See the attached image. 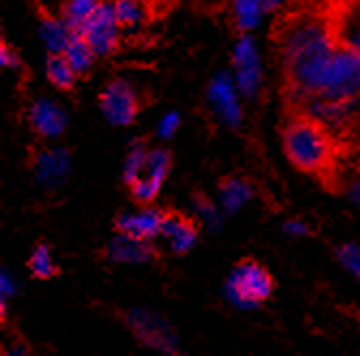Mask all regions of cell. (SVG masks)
I'll use <instances>...</instances> for the list:
<instances>
[{
    "label": "cell",
    "mask_w": 360,
    "mask_h": 356,
    "mask_svg": "<svg viewBox=\"0 0 360 356\" xmlns=\"http://www.w3.org/2000/svg\"><path fill=\"white\" fill-rule=\"evenodd\" d=\"M103 3L105 0H65L63 18L73 30H79Z\"/></svg>",
    "instance_id": "obj_20"
},
{
    "label": "cell",
    "mask_w": 360,
    "mask_h": 356,
    "mask_svg": "<svg viewBox=\"0 0 360 356\" xmlns=\"http://www.w3.org/2000/svg\"><path fill=\"white\" fill-rule=\"evenodd\" d=\"M161 236L167 241V247L172 249V253L185 255L198 243V224L193 219H189L187 215L167 212Z\"/></svg>",
    "instance_id": "obj_13"
},
{
    "label": "cell",
    "mask_w": 360,
    "mask_h": 356,
    "mask_svg": "<svg viewBox=\"0 0 360 356\" xmlns=\"http://www.w3.org/2000/svg\"><path fill=\"white\" fill-rule=\"evenodd\" d=\"M283 3H285V0H264L266 11H275V9H279Z\"/></svg>",
    "instance_id": "obj_34"
},
{
    "label": "cell",
    "mask_w": 360,
    "mask_h": 356,
    "mask_svg": "<svg viewBox=\"0 0 360 356\" xmlns=\"http://www.w3.org/2000/svg\"><path fill=\"white\" fill-rule=\"evenodd\" d=\"M240 91L234 82V75L228 71L217 73L206 91V99L214 116L230 129H238L243 122V106H240Z\"/></svg>",
    "instance_id": "obj_6"
},
{
    "label": "cell",
    "mask_w": 360,
    "mask_h": 356,
    "mask_svg": "<svg viewBox=\"0 0 360 356\" xmlns=\"http://www.w3.org/2000/svg\"><path fill=\"white\" fill-rule=\"evenodd\" d=\"M105 253L116 264H146L155 258V247H153V241H142V239L116 232Z\"/></svg>",
    "instance_id": "obj_14"
},
{
    "label": "cell",
    "mask_w": 360,
    "mask_h": 356,
    "mask_svg": "<svg viewBox=\"0 0 360 356\" xmlns=\"http://www.w3.org/2000/svg\"><path fill=\"white\" fill-rule=\"evenodd\" d=\"M193 208H195L198 221H202V224H204L208 230L219 232V230L223 228V215H225V210L221 208L219 202H212L210 198L198 193V196L193 198Z\"/></svg>",
    "instance_id": "obj_23"
},
{
    "label": "cell",
    "mask_w": 360,
    "mask_h": 356,
    "mask_svg": "<svg viewBox=\"0 0 360 356\" xmlns=\"http://www.w3.org/2000/svg\"><path fill=\"white\" fill-rule=\"evenodd\" d=\"M337 50L333 26L315 15L300 18L285 30L281 56L288 84L296 97L313 99L320 93Z\"/></svg>",
    "instance_id": "obj_1"
},
{
    "label": "cell",
    "mask_w": 360,
    "mask_h": 356,
    "mask_svg": "<svg viewBox=\"0 0 360 356\" xmlns=\"http://www.w3.org/2000/svg\"><path fill=\"white\" fill-rule=\"evenodd\" d=\"M0 65H3L5 69H11V71L22 69V61H20L18 52L11 50L7 43H3V48H0Z\"/></svg>",
    "instance_id": "obj_30"
},
{
    "label": "cell",
    "mask_w": 360,
    "mask_h": 356,
    "mask_svg": "<svg viewBox=\"0 0 360 356\" xmlns=\"http://www.w3.org/2000/svg\"><path fill=\"white\" fill-rule=\"evenodd\" d=\"M178 127H180V114L178 112H167L159 120V125H157V136L161 140H169L174 133L178 131Z\"/></svg>",
    "instance_id": "obj_28"
},
{
    "label": "cell",
    "mask_w": 360,
    "mask_h": 356,
    "mask_svg": "<svg viewBox=\"0 0 360 356\" xmlns=\"http://www.w3.org/2000/svg\"><path fill=\"white\" fill-rule=\"evenodd\" d=\"M45 75H48V82L56 88V91H71L79 77L65 54L48 56V61H45Z\"/></svg>",
    "instance_id": "obj_18"
},
{
    "label": "cell",
    "mask_w": 360,
    "mask_h": 356,
    "mask_svg": "<svg viewBox=\"0 0 360 356\" xmlns=\"http://www.w3.org/2000/svg\"><path fill=\"white\" fill-rule=\"evenodd\" d=\"M283 232L292 239H302V236H309L311 234V228L307 221L302 219H290L283 224Z\"/></svg>",
    "instance_id": "obj_29"
},
{
    "label": "cell",
    "mask_w": 360,
    "mask_h": 356,
    "mask_svg": "<svg viewBox=\"0 0 360 356\" xmlns=\"http://www.w3.org/2000/svg\"><path fill=\"white\" fill-rule=\"evenodd\" d=\"M112 5L120 26H138L146 18V7L142 0H114Z\"/></svg>",
    "instance_id": "obj_25"
},
{
    "label": "cell",
    "mask_w": 360,
    "mask_h": 356,
    "mask_svg": "<svg viewBox=\"0 0 360 356\" xmlns=\"http://www.w3.org/2000/svg\"><path fill=\"white\" fill-rule=\"evenodd\" d=\"M358 95H360V52H356L345 43V46H339V50L335 52L320 93L315 97L333 103L352 106Z\"/></svg>",
    "instance_id": "obj_4"
},
{
    "label": "cell",
    "mask_w": 360,
    "mask_h": 356,
    "mask_svg": "<svg viewBox=\"0 0 360 356\" xmlns=\"http://www.w3.org/2000/svg\"><path fill=\"white\" fill-rule=\"evenodd\" d=\"M283 151L296 170L322 174L335 157L333 133L311 114H300L283 127Z\"/></svg>",
    "instance_id": "obj_2"
},
{
    "label": "cell",
    "mask_w": 360,
    "mask_h": 356,
    "mask_svg": "<svg viewBox=\"0 0 360 356\" xmlns=\"http://www.w3.org/2000/svg\"><path fill=\"white\" fill-rule=\"evenodd\" d=\"M264 13H266L264 0H234V22L243 32L253 30Z\"/></svg>",
    "instance_id": "obj_21"
},
{
    "label": "cell",
    "mask_w": 360,
    "mask_h": 356,
    "mask_svg": "<svg viewBox=\"0 0 360 356\" xmlns=\"http://www.w3.org/2000/svg\"><path fill=\"white\" fill-rule=\"evenodd\" d=\"M28 122L37 136L52 140L67 129V112L50 99H37L28 108Z\"/></svg>",
    "instance_id": "obj_12"
},
{
    "label": "cell",
    "mask_w": 360,
    "mask_h": 356,
    "mask_svg": "<svg viewBox=\"0 0 360 356\" xmlns=\"http://www.w3.org/2000/svg\"><path fill=\"white\" fill-rule=\"evenodd\" d=\"M124 326L142 345H146L155 352L176 354L180 350L174 329L167 324V320L163 316L157 314V311L129 309L124 316Z\"/></svg>",
    "instance_id": "obj_5"
},
{
    "label": "cell",
    "mask_w": 360,
    "mask_h": 356,
    "mask_svg": "<svg viewBox=\"0 0 360 356\" xmlns=\"http://www.w3.org/2000/svg\"><path fill=\"white\" fill-rule=\"evenodd\" d=\"M273 277L255 260L238 262L225 281V296L238 309H255L273 296Z\"/></svg>",
    "instance_id": "obj_3"
},
{
    "label": "cell",
    "mask_w": 360,
    "mask_h": 356,
    "mask_svg": "<svg viewBox=\"0 0 360 356\" xmlns=\"http://www.w3.org/2000/svg\"><path fill=\"white\" fill-rule=\"evenodd\" d=\"M148 146L144 140H133L127 148V157L122 163V178L127 185H133L146 170V159H148Z\"/></svg>",
    "instance_id": "obj_19"
},
{
    "label": "cell",
    "mask_w": 360,
    "mask_h": 356,
    "mask_svg": "<svg viewBox=\"0 0 360 356\" xmlns=\"http://www.w3.org/2000/svg\"><path fill=\"white\" fill-rule=\"evenodd\" d=\"M131 187V196L138 200L140 204H150V202H155L157 200V196H159V191H161V185H157V183H153V181H148V178H138L133 185H129Z\"/></svg>",
    "instance_id": "obj_27"
},
{
    "label": "cell",
    "mask_w": 360,
    "mask_h": 356,
    "mask_svg": "<svg viewBox=\"0 0 360 356\" xmlns=\"http://www.w3.org/2000/svg\"><path fill=\"white\" fill-rule=\"evenodd\" d=\"M232 75L238 86V91L245 99H253L262 86V65L255 39L249 32L236 41V48L232 52Z\"/></svg>",
    "instance_id": "obj_7"
},
{
    "label": "cell",
    "mask_w": 360,
    "mask_h": 356,
    "mask_svg": "<svg viewBox=\"0 0 360 356\" xmlns=\"http://www.w3.org/2000/svg\"><path fill=\"white\" fill-rule=\"evenodd\" d=\"M63 54L67 56V61L71 63V67L75 69L77 75H86L90 69H93L95 58H97V52L93 50V46H90L79 30H75V34L71 37L69 46Z\"/></svg>",
    "instance_id": "obj_17"
},
{
    "label": "cell",
    "mask_w": 360,
    "mask_h": 356,
    "mask_svg": "<svg viewBox=\"0 0 360 356\" xmlns=\"http://www.w3.org/2000/svg\"><path fill=\"white\" fill-rule=\"evenodd\" d=\"M347 46H349V48H354L356 52H360V30H358V32H354V34L347 39Z\"/></svg>",
    "instance_id": "obj_33"
},
{
    "label": "cell",
    "mask_w": 360,
    "mask_h": 356,
    "mask_svg": "<svg viewBox=\"0 0 360 356\" xmlns=\"http://www.w3.org/2000/svg\"><path fill=\"white\" fill-rule=\"evenodd\" d=\"M0 294H3V303L15 294V284H13V279H11L9 273H3V275H0Z\"/></svg>",
    "instance_id": "obj_31"
},
{
    "label": "cell",
    "mask_w": 360,
    "mask_h": 356,
    "mask_svg": "<svg viewBox=\"0 0 360 356\" xmlns=\"http://www.w3.org/2000/svg\"><path fill=\"white\" fill-rule=\"evenodd\" d=\"M79 32L93 46L97 56H110L118 46V34H120V22L116 18L114 5L103 3L95 11V15L79 28Z\"/></svg>",
    "instance_id": "obj_9"
},
{
    "label": "cell",
    "mask_w": 360,
    "mask_h": 356,
    "mask_svg": "<svg viewBox=\"0 0 360 356\" xmlns=\"http://www.w3.org/2000/svg\"><path fill=\"white\" fill-rule=\"evenodd\" d=\"M73 34H75V30L65 22L63 15L60 18L43 15L39 22V37L43 41L45 50H48L50 54H63Z\"/></svg>",
    "instance_id": "obj_15"
},
{
    "label": "cell",
    "mask_w": 360,
    "mask_h": 356,
    "mask_svg": "<svg viewBox=\"0 0 360 356\" xmlns=\"http://www.w3.org/2000/svg\"><path fill=\"white\" fill-rule=\"evenodd\" d=\"M349 196H352V202L360 206V178H356V181L352 183V187H349Z\"/></svg>",
    "instance_id": "obj_32"
},
{
    "label": "cell",
    "mask_w": 360,
    "mask_h": 356,
    "mask_svg": "<svg viewBox=\"0 0 360 356\" xmlns=\"http://www.w3.org/2000/svg\"><path fill=\"white\" fill-rule=\"evenodd\" d=\"M165 215H167L165 210L144 204L140 210L120 212L114 221V228H116V232H122V234H129L135 239L155 241L163 232Z\"/></svg>",
    "instance_id": "obj_10"
},
{
    "label": "cell",
    "mask_w": 360,
    "mask_h": 356,
    "mask_svg": "<svg viewBox=\"0 0 360 356\" xmlns=\"http://www.w3.org/2000/svg\"><path fill=\"white\" fill-rule=\"evenodd\" d=\"M253 198V187L251 183L243 181V178H223L219 185V204L225 210V215L238 212L249 200Z\"/></svg>",
    "instance_id": "obj_16"
},
{
    "label": "cell",
    "mask_w": 360,
    "mask_h": 356,
    "mask_svg": "<svg viewBox=\"0 0 360 356\" xmlns=\"http://www.w3.org/2000/svg\"><path fill=\"white\" fill-rule=\"evenodd\" d=\"M99 108L110 125L127 127L135 120V116H138L140 101L133 91V86L127 80H114L101 91Z\"/></svg>",
    "instance_id": "obj_8"
},
{
    "label": "cell",
    "mask_w": 360,
    "mask_h": 356,
    "mask_svg": "<svg viewBox=\"0 0 360 356\" xmlns=\"http://www.w3.org/2000/svg\"><path fill=\"white\" fill-rule=\"evenodd\" d=\"M28 271L37 279H52L58 273V266H56V262L52 258V249L48 245L39 243L32 249V253L28 258Z\"/></svg>",
    "instance_id": "obj_22"
},
{
    "label": "cell",
    "mask_w": 360,
    "mask_h": 356,
    "mask_svg": "<svg viewBox=\"0 0 360 356\" xmlns=\"http://www.w3.org/2000/svg\"><path fill=\"white\" fill-rule=\"evenodd\" d=\"M169 167H172V157L165 148H150L148 151V159H146V170H144V178H148V181L157 183L163 187L165 178L169 174ZM140 176V178H142Z\"/></svg>",
    "instance_id": "obj_24"
},
{
    "label": "cell",
    "mask_w": 360,
    "mask_h": 356,
    "mask_svg": "<svg viewBox=\"0 0 360 356\" xmlns=\"http://www.w3.org/2000/svg\"><path fill=\"white\" fill-rule=\"evenodd\" d=\"M32 170L41 187L56 189L71 174V155L67 148H43L37 153Z\"/></svg>",
    "instance_id": "obj_11"
},
{
    "label": "cell",
    "mask_w": 360,
    "mask_h": 356,
    "mask_svg": "<svg viewBox=\"0 0 360 356\" xmlns=\"http://www.w3.org/2000/svg\"><path fill=\"white\" fill-rule=\"evenodd\" d=\"M337 260L341 262V266L352 273L358 281H360V245L356 243H343L337 247Z\"/></svg>",
    "instance_id": "obj_26"
}]
</instances>
